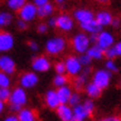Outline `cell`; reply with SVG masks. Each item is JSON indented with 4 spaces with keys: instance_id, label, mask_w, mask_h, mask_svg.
Segmentation results:
<instances>
[{
    "instance_id": "6da1fadb",
    "label": "cell",
    "mask_w": 121,
    "mask_h": 121,
    "mask_svg": "<svg viewBox=\"0 0 121 121\" xmlns=\"http://www.w3.org/2000/svg\"><path fill=\"white\" fill-rule=\"evenodd\" d=\"M95 102L92 99L83 100L80 104L73 107V118L72 121H87L95 111Z\"/></svg>"
},
{
    "instance_id": "7a4b0ae2",
    "label": "cell",
    "mask_w": 121,
    "mask_h": 121,
    "mask_svg": "<svg viewBox=\"0 0 121 121\" xmlns=\"http://www.w3.org/2000/svg\"><path fill=\"white\" fill-rule=\"evenodd\" d=\"M28 102V95L26 92V89L21 87H16L10 93L9 98V104L10 109L13 112H19Z\"/></svg>"
},
{
    "instance_id": "3957f363",
    "label": "cell",
    "mask_w": 121,
    "mask_h": 121,
    "mask_svg": "<svg viewBox=\"0 0 121 121\" xmlns=\"http://www.w3.org/2000/svg\"><path fill=\"white\" fill-rule=\"evenodd\" d=\"M91 44L92 43L90 40V36L83 31L76 33L71 39V48L76 53H79V55L87 53Z\"/></svg>"
},
{
    "instance_id": "277c9868",
    "label": "cell",
    "mask_w": 121,
    "mask_h": 121,
    "mask_svg": "<svg viewBox=\"0 0 121 121\" xmlns=\"http://www.w3.org/2000/svg\"><path fill=\"white\" fill-rule=\"evenodd\" d=\"M67 48V40L61 36H56L48 39L44 44V50L50 56L61 55Z\"/></svg>"
},
{
    "instance_id": "5b68a950",
    "label": "cell",
    "mask_w": 121,
    "mask_h": 121,
    "mask_svg": "<svg viewBox=\"0 0 121 121\" xmlns=\"http://www.w3.org/2000/svg\"><path fill=\"white\" fill-rule=\"evenodd\" d=\"M112 79V73L109 72L107 69H98L91 74V81L95 84H97L101 90L109 87V84Z\"/></svg>"
},
{
    "instance_id": "8992f818",
    "label": "cell",
    "mask_w": 121,
    "mask_h": 121,
    "mask_svg": "<svg viewBox=\"0 0 121 121\" xmlns=\"http://www.w3.org/2000/svg\"><path fill=\"white\" fill-rule=\"evenodd\" d=\"M63 62L66 66V74L70 78L77 77L83 69V67L79 60V57L77 56H68Z\"/></svg>"
},
{
    "instance_id": "52a82bcc",
    "label": "cell",
    "mask_w": 121,
    "mask_h": 121,
    "mask_svg": "<svg viewBox=\"0 0 121 121\" xmlns=\"http://www.w3.org/2000/svg\"><path fill=\"white\" fill-rule=\"evenodd\" d=\"M114 43H116V40H114V36L113 33L108 31V30H101L97 36H95V44L99 46L102 50L106 51L107 49L113 47Z\"/></svg>"
},
{
    "instance_id": "ba28073f",
    "label": "cell",
    "mask_w": 121,
    "mask_h": 121,
    "mask_svg": "<svg viewBox=\"0 0 121 121\" xmlns=\"http://www.w3.org/2000/svg\"><path fill=\"white\" fill-rule=\"evenodd\" d=\"M56 28L61 32H70L74 27V19L68 13H60L56 17Z\"/></svg>"
},
{
    "instance_id": "9c48e42d",
    "label": "cell",
    "mask_w": 121,
    "mask_h": 121,
    "mask_svg": "<svg viewBox=\"0 0 121 121\" xmlns=\"http://www.w3.org/2000/svg\"><path fill=\"white\" fill-rule=\"evenodd\" d=\"M19 19L26 22H31L38 17V8L32 2H27L23 7L18 11Z\"/></svg>"
},
{
    "instance_id": "30bf717a",
    "label": "cell",
    "mask_w": 121,
    "mask_h": 121,
    "mask_svg": "<svg viewBox=\"0 0 121 121\" xmlns=\"http://www.w3.org/2000/svg\"><path fill=\"white\" fill-rule=\"evenodd\" d=\"M91 69H90V67H87V68H83L82 71H81L80 73L78 74L77 77L73 78V80H72V88L76 90V91H81V90H83L84 87H86V84L89 82V77L91 76Z\"/></svg>"
},
{
    "instance_id": "8fae6325",
    "label": "cell",
    "mask_w": 121,
    "mask_h": 121,
    "mask_svg": "<svg viewBox=\"0 0 121 121\" xmlns=\"http://www.w3.org/2000/svg\"><path fill=\"white\" fill-rule=\"evenodd\" d=\"M31 68L36 73L47 72L51 68V61L46 56H37L35 57L31 62Z\"/></svg>"
},
{
    "instance_id": "7c38bea8",
    "label": "cell",
    "mask_w": 121,
    "mask_h": 121,
    "mask_svg": "<svg viewBox=\"0 0 121 121\" xmlns=\"http://www.w3.org/2000/svg\"><path fill=\"white\" fill-rule=\"evenodd\" d=\"M39 82V77L35 71H27L22 73L19 78V84L23 89L35 88Z\"/></svg>"
},
{
    "instance_id": "4fadbf2b",
    "label": "cell",
    "mask_w": 121,
    "mask_h": 121,
    "mask_svg": "<svg viewBox=\"0 0 121 121\" xmlns=\"http://www.w3.org/2000/svg\"><path fill=\"white\" fill-rule=\"evenodd\" d=\"M15 46V38L10 32L0 31V53L10 51Z\"/></svg>"
},
{
    "instance_id": "5bb4252c",
    "label": "cell",
    "mask_w": 121,
    "mask_h": 121,
    "mask_svg": "<svg viewBox=\"0 0 121 121\" xmlns=\"http://www.w3.org/2000/svg\"><path fill=\"white\" fill-rule=\"evenodd\" d=\"M72 17H73V19L79 25H82V23H86V22L93 20L95 19V13L90 9L79 8V9H76L73 11V16Z\"/></svg>"
},
{
    "instance_id": "9a60e30c",
    "label": "cell",
    "mask_w": 121,
    "mask_h": 121,
    "mask_svg": "<svg viewBox=\"0 0 121 121\" xmlns=\"http://www.w3.org/2000/svg\"><path fill=\"white\" fill-rule=\"evenodd\" d=\"M0 71L7 74H12L16 71V62L15 60L8 55L0 56Z\"/></svg>"
},
{
    "instance_id": "2e32d148",
    "label": "cell",
    "mask_w": 121,
    "mask_h": 121,
    "mask_svg": "<svg viewBox=\"0 0 121 121\" xmlns=\"http://www.w3.org/2000/svg\"><path fill=\"white\" fill-rule=\"evenodd\" d=\"M56 112H57V116L60 119V121H72L73 109L68 103L67 104H60L56 109Z\"/></svg>"
},
{
    "instance_id": "e0dca14e",
    "label": "cell",
    "mask_w": 121,
    "mask_h": 121,
    "mask_svg": "<svg viewBox=\"0 0 121 121\" xmlns=\"http://www.w3.org/2000/svg\"><path fill=\"white\" fill-rule=\"evenodd\" d=\"M113 18L114 17L112 16V13L109 12V11H107V10H101L95 15V21L99 23V26L101 27V28L111 26V22H112Z\"/></svg>"
},
{
    "instance_id": "ac0fdd59",
    "label": "cell",
    "mask_w": 121,
    "mask_h": 121,
    "mask_svg": "<svg viewBox=\"0 0 121 121\" xmlns=\"http://www.w3.org/2000/svg\"><path fill=\"white\" fill-rule=\"evenodd\" d=\"M44 103H46V106L49 109H52V110L53 109L56 110L61 104L56 90H48L46 92V95H44Z\"/></svg>"
},
{
    "instance_id": "d6986e66",
    "label": "cell",
    "mask_w": 121,
    "mask_h": 121,
    "mask_svg": "<svg viewBox=\"0 0 121 121\" xmlns=\"http://www.w3.org/2000/svg\"><path fill=\"white\" fill-rule=\"evenodd\" d=\"M80 28L83 32H86L87 35H89V36L98 35V33L102 30V28L99 26V23L95 21V19H93V20H91V21H89V22H86V23L80 25Z\"/></svg>"
},
{
    "instance_id": "ffe728a7",
    "label": "cell",
    "mask_w": 121,
    "mask_h": 121,
    "mask_svg": "<svg viewBox=\"0 0 121 121\" xmlns=\"http://www.w3.org/2000/svg\"><path fill=\"white\" fill-rule=\"evenodd\" d=\"M57 95H58V98L60 100V103L61 104H67L69 102V99L71 95H72V88L70 86H63V87H60V88H57Z\"/></svg>"
},
{
    "instance_id": "44dd1931",
    "label": "cell",
    "mask_w": 121,
    "mask_h": 121,
    "mask_svg": "<svg viewBox=\"0 0 121 121\" xmlns=\"http://www.w3.org/2000/svg\"><path fill=\"white\" fill-rule=\"evenodd\" d=\"M83 90H84V93L87 95V97L89 99H92V100L95 99V98H99L101 95V92H102V90L97 84L93 83L92 81H90V82H88L86 84Z\"/></svg>"
},
{
    "instance_id": "7402d4cb",
    "label": "cell",
    "mask_w": 121,
    "mask_h": 121,
    "mask_svg": "<svg viewBox=\"0 0 121 121\" xmlns=\"http://www.w3.org/2000/svg\"><path fill=\"white\" fill-rule=\"evenodd\" d=\"M17 116H18L19 121H38L36 111L29 108H22Z\"/></svg>"
},
{
    "instance_id": "603a6c76",
    "label": "cell",
    "mask_w": 121,
    "mask_h": 121,
    "mask_svg": "<svg viewBox=\"0 0 121 121\" xmlns=\"http://www.w3.org/2000/svg\"><path fill=\"white\" fill-rule=\"evenodd\" d=\"M87 55L92 59V60H101L104 57V50H102L99 46L97 44H91L90 48L87 51Z\"/></svg>"
},
{
    "instance_id": "cb8c5ba5",
    "label": "cell",
    "mask_w": 121,
    "mask_h": 121,
    "mask_svg": "<svg viewBox=\"0 0 121 121\" xmlns=\"http://www.w3.org/2000/svg\"><path fill=\"white\" fill-rule=\"evenodd\" d=\"M55 11V7L53 4L48 2V4L38 7V17L39 18H48V17H51L52 13Z\"/></svg>"
},
{
    "instance_id": "d4e9b609",
    "label": "cell",
    "mask_w": 121,
    "mask_h": 121,
    "mask_svg": "<svg viewBox=\"0 0 121 121\" xmlns=\"http://www.w3.org/2000/svg\"><path fill=\"white\" fill-rule=\"evenodd\" d=\"M13 21V15L10 11L1 10L0 11V28H6L10 26Z\"/></svg>"
},
{
    "instance_id": "484cf974",
    "label": "cell",
    "mask_w": 121,
    "mask_h": 121,
    "mask_svg": "<svg viewBox=\"0 0 121 121\" xmlns=\"http://www.w3.org/2000/svg\"><path fill=\"white\" fill-rule=\"evenodd\" d=\"M7 7L10 11H16L18 12L25 4H27V0H7Z\"/></svg>"
},
{
    "instance_id": "4316f807",
    "label": "cell",
    "mask_w": 121,
    "mask_h": 121,
    "mask_svg": "<svg viewBox=\"0 0 121 121\" xmlns=\"http://www.w3.org/2000/svg\"><path fill=\"white\" fill-rule=\"evenodd\" d=\"M53 86L57 87V88H60V87H63V86H67L68 82H69V77L67 74H56L53 77Z\"/></svg>"
},
{
    "instance_id": "83f0119b",
    "label": "cell",
    "mask_w": 121,
    "mask_h": 121,
    "mask_svg": "<svg viewBox=\"0 0 121 121\" xmlns=\"http://www.w3.org/2000/svg\"><path fill=\"white\" fill-rule=\"evenodd\" d=\"M104 69H107L111 73H116L119 71V66L114 59H107L104 62Z\"/></svg>"
},
{
    "instance_id": "f1b7e54d",
    "label": "cell",
    "mask_w": 121,
    "mask_h": 121,
    "mask_svg": "<svg viewBox=\"0 0 121 121\" xmlns=\"http://www.w3.org/2000/svg\"><path fill=\"white\" fill-rule=\"evenodd\" d=\"M82 101H83V100H82V97H81L80 93H79L78 91H73L72 92V95H71V97H70L68 104H69L70 107H72V108H73V107L80 104Z\"/></svg>"
},
{
    "instance_id": "f546056e",
    "label": "cell",
    "mask_w": 121,
    "mask_h": 121,
    "mask_svg": "<svg viewBox=\"0 0 121 121\" xmlns=\"http://www.w3.org/2000/svg\"><path fill=\"white\" fill-rule=\"evenodd\" d=\"M11 84L10 76L0 71V88H9Z\"/></svg>"
},
{
    "instance_id": "4dcf8cb0",
    "label": "cell",
    "mask_w": 121,
    "mask_h": 121,
    "mask_svg": "<svg viewBox=\"0 0 121 121\" xmlns=\"http://www.w3.org/2000/svg\"><path fill=\"white\" fill-rule=\"evenodd\" d=\"M78 57H79V60H80V62H81V65H82V67H83V68L90 67V66H91V63H92V61H93V60H92V59L90 58L87 53L79 55Z\"/></svg>"
},
{
    "instance_id": "1f68e13d",
    "label": "cell",
    "mask_w": 121,
    "mask_h": 121,
    "mask_svg": "<svg viewBox=\"0 0 121 121\" xmlns=\"http://www.w3.org/2000/svg\"><path fill=\"white\" fill-rule=\"evenodd\" d=\"M10 93H11V91L9 88H0V100L4 101V102L9 101Z\"/></svg>"
},
{
    "instance_id": "d6a6232c",
    "label": "cell",
    "mask_w": 121,
    "mask_h": 121,
    "mask_svg": "<svg viewBox=\"0 0 121 121\" xmlns=\"http://www.w3.org/2000/svg\"><path fill=\"white\" fill-rule=\"evenodd\" d=\"M55 71L57 74H66V66L63 61H58L55 63Z\"/></svg>"
},
{
    "instance_id": "836d02e7",
    "label": "cell",
    "mask_w": 121,
    "mask_h": 121,
    "mask_svg": "<svg viewBox=\"0 0 121 121\" xmlns=\"http://www.w3.org/2000/svg\"><path fill=\"white\" fill-rule=\"evenodd\" d=\"M104 57L107 59H116L117 58V55H116V51H114V48L111 47L109 49H107L104 51Z\"/></svg>"
},
{
    "instance_id": "e575fe53",
    "label": "cell",
    "mask_w": 121,
    "mask_h": 121,
    "mask_svg": "<svg viewBox=\"0 0 121 121\" xmlns=\"http://www.w3.org/2000/svg\"><path fill=\"white\" fill-rule=\"evenodd\" d=\"M95 121H121V117L120 116H107Z\"/></svg>"
},
{
    "instance_id": "d590c367",
    "label": "cell",
    "mask_w": 121,
    "mask_h": 121,
    "mask_svg": "<svg viewBox=\"0 0 121 121\" xmlns=\"http://www.w3.org/2000/svg\"><path fill=\"white\" fill-rule=\"evenodd\" d=\"M48 29H49V26H48L47 23H44V22H41L39 23L37 27V31L39 33H47L48 32Z\"/></svg>"
},
{
    "instance_id": "8d00e7d4",
    "label": "cell",
    "mask_w": 121,
    "mask_h": 121,
    "mask_svg": "<svg viewBox=\"0 0 121 121\" xmlns=\"http://www.w3.org/2000/svg\"><path fill=\"white\" fill-rule=\"evenodd\" d=\"M16 25H17V27H18L19 30H26L27 28H28V22L23 21V20H21V19H18L17 22H16Z\"/></svg>"
},
{
    "instance_id": "74e56055",
    "label": "cell",
    "mask_w": 121,
    "mask_h": 121,
    "mask_svg": "<svg viewBox=\"0 0 121 121\" xmlns=\"http://www.w3.org/2000/svg\"><path fill=\"white\" fill-rule=\"evenodd\" d=\"M28 47H29V49L32 52H37L38 50H39V44H38L36 41H33V40H31V41L28 42Z\"/></svg>"
},
{
    "instance_id": "f35d334b",
    "label": "cell",
    "mask_w": 121,
    "mask_h": 121,
    "mask_svg": "<svg viewBox=\"0 0 121 121\" xmlns=\"http://www.w3.org/2000/svg\"><path fill=\"white\" fill-rule=\"evenodd\" d=\"M114 48V51H116V55H117V58L118 57H120L121 58V41H118L116 42L113 46Z\"/></svg>"
},
{
    "instance_id": "ab89813d",
    "label": "cell",
    "mask_w": 121,
    "mask_h": 121,
    "mask_svg": "<svg viewBox=\"0 0 121 121\" xmlns=\"http://www.w3.org/2000/svg\"><path fill=\"white\" fill-rule=\"evenodd\" d=\"M49 2V0H32V4L36 6V7H41V6H43V4H48Z\"/></svg>"
},
{
    "instance_id": "60d3db41",
    "label": "cell",
    "mask_w": 121,
    "mask_h": 121,
    "mask_svg": "<svg viewBox=\"0 0 121 121\" xmlns=\"http://www.w3.org/2000/svg\"><path fill=\"white\" fill-rule=\"evenodd\" d=\"M56 23H57V21H56V17H49V18H48L47 25L49 27H51V28H56Z\"/></svg>"
},
{
    "instance_id": "b9f144b4",
    "label": "cell",
    "mask_w": 121,
    "mask_h": 121,
    "mask_svg": "<svg viewBox=\"0 0 121 121\" xmlns=\"http://www.w3.org/2000/svg\"><path fill=\"white\" fill-rule=\"evenodd\" d=\"M111 26L113 27V28H119V27H121V19L120 18H113V20H112V22H111Z\"/></svg>"
},
{
    "instance_id": "7bdbcfd3",
    "label": "cell",
    "mask_w": 121,
    "mask_h": 121,
    "mask_svg": "<svg viewBox=\"0 0 121 121\" xmlns=\"http://www.w3.org/2000/svg\"><path fill=\"white\" fill-rule=\"evenodd\" d=\"M4 121H19L17 114H9L4 119Z\"/></svg>"
},
{
    "instance_id": "ee69618b",
    "label": "cell",
    "mask_w": 121,
    "mask_h": 121,
    "mask_svg": "<svg viewBox=\"0 0 121 121\" xmlns=\"http://www.w3.org/2000/svg\"><path fill=\"white\" fill-rule=\"evenodd\" d=\"M4 108H6V102H4V101L0 100V114L4 111Z\"/></svg>"
},
{
    "instance_id": "f6af8a7d",
    "label": "cell",
    "mask_w": 121,
    "mask_h": 121,
    "mask_svg": "<svg viewBox=\"0 0 121 121\" xmlns=\"http://www.w3.org/2000/svg\"><path fill=\"white\" fill-rule=\"evenodd\" d=\"M67 0H55V2L56 4H63Z\"/></svg>"
},
{
    "instance_id": "bcb514c9",
    "label": "cell",
    "mask_w": 121,
    "mask_h": 121,
    "mask_svg": "<svg viewBox=\"0 0 121 121\" xmlns=\"http://www.w3.org/2000/svg\"><path fill=\"white\" fill-rule=\"evenodd\" d=\"M95 1H98L99 4H107V2H109V0H95Z\"/></svg>"
},
{
    "instance_id": "7dc6e473",
    "label": "cell",
    "mask_w": 121,
    "mask_h": 121,
    "mask_svg": "<svg viewBox=\"0 0 121 121\" xmlns=\"http://www.w3.org/2000/svg\"><path fill=\"white\" fill-rule=\"evenodd\" d=\"M119 84H120V87H121V79H120V82H119Z\"/></svg>"
}]
</instances>
